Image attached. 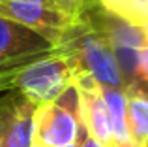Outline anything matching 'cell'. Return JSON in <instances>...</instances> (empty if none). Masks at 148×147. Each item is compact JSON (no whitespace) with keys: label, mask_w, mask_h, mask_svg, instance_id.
<instances>
[{"label":"cell","mask_w":148,"mask_h":147,"mask_svg":"<svg viewBox=\"0 0 148 147\" xmlns=\"http://www.w3.org/2000/svg\"><path fill=\"white\" fill-rule=\"evenodd\" d=\"M58 49L68 53L75 60L79 72L92 76L101 85L120 89H127L130 85V81L120 70V64L114 57L107 34L96 21L94 8L77 23L68 40Z\"/></svg>","instance_id":"1"},{"label":"cell","mask_w":148,"mask_h":147,"mask_svg":"<svg viewBox=\"0 0 148 147\" xmlns=\"http://www.w3.org/2000/svg\"><path fill=\"white\" fill-rule=\"evenodd\" d=\"M75 87L79 92L81 125L84 126L88 136L109 147L112 144V128L99 83L92 76L79 72L75 77Z\"/></svg>","instance_id":"8"},{"label":"cell","mask_w":148,"mask_h":147,"mask_svg":"<svg viewBox=\"0 0 148 147\" xmlns=\"http://www.w3.org/2000/svg\"><path fill=\"white\" fill-rule=\"evenodd\" d=\"M53 51L54 47L40 34L0 17V76L17 77L23 68Z\"/></svg>","instance_id":"5"},{"label":"cell","mask_w":148,"mask_h":147,"mask_svg":"<svg viewBox=\"0 0 148 147\" xmlns=\"http://www.w3.org/2000/svg\"><path fill=\"white\" fill-rule=\"evenodd\" d=\"M109 147H141L139 144H135V141L127 140V141H112Z\"/></svg>","instance_id":"16"},{"label":"cell","mask_w":148,"mask_h":147,"mask_svg":"<svg viewBox=\"0 0 148 147\" xmlns=\"http://www.w3.org/2000/svg\"><path fill=\"white\" fill-rule=\"evenodd\" d=\"M0 17L30 28L58 49L77 23V17L62 0H0Z\"/></svg>","instance_id":"2"},{"label":"cell","mask_w":148,"mask_h":147,"mask_svg":"<svg viewBox=\"0 0 148 147\" xmlns=\"http://www.w3.org/2000/svg\"><path fill=\"white\" fill-rule=\"evenodd\" d=\"M94 17L98 21V25L103 28V32L107 34L109 42H111V47L114 51V57L120 64L122 74L126 76V79L130 83H133L139 51L148 40L145 38V34L141 32L139 26L131 25L124 19L114 17V15L105 13L98 6L94 8Z\"/></svg>","instance_id":"6"},{"label":"cell","mask_w":148,"mask_h":147,"mask_svg":"<svg viewBox=\"0 0 148 147\" xmlns=\"http://www.w3.org/2000/svg\"><path fill=\"white\" fill-rule=\"evenodd\" d=\"M101 94L107 104L109 119L112 128V141H127V126H126V89L101 85Z\"/></svg>","instance_id":"10"},{"label":"cell","mask_w":148,"mask_h":147,"mask_svg":"<svg viewBox=\"0 0 148 147\" xmlns=\"http://www.w3.org/2000/svg\"><path fill=\"white\" fill-rule=\"evenodd\" d=\"M36 110L19 91L0 98V147H32Z\"/></svg>","instance_id":"7"},{"label":"cell","mask_w":148,"mask_h":147,"mask_svg":"<svg viewBox=\"0 0 148 147\" xmlns=\"http://www.w3.org/2000/svg\"><path fill=\"white\" fill-rule=\"evenodd\" d=\"M126 126L131 141L148 147V91L139 83L126 89Z\"/></svg>","instance_id":"9"},{"label":"cell","mask_w":148,"mask_h":147,"mask_svg":"<svg viewBox=\"0 0 148 147\" xmlns=\"http://www.w3.org/2000/svg\"><path fill=\"white\" fill-rule=\"evenodd\" d=\"M13 83H15V76H0V91L11 89Z\"/></svg>","instance_id":"15"},{"label":"cell","mask_w":148,"mask_h":147,"mask_svg":"<svg viewBox=\"0 0 148 147\" xmlns=\"http://www.w3.org/2000/svg\"><path fill=\"white\" fill-rule=\"evenodd\" d=\"M79 66L68 53L54 49L53 53L30 62L15 77L13 89L36 106L56 100L68 87L75 83Z\"/></svg>","instance_id":"3"},{"label":"cell","mask_w":148,"mask_h":147,"mask_svg":"<svg viewBox=\"0 0 148 147\" xmlns=\"http://www.w3.org/2000/svg\"><path fill=\"white\" fill-rule=\"evenodd\" d=\"M139 28H141V32L145 34V38H146V40H148V17H146L145 21L141 23V25H139Z\"/></svg>","instance_id":"17"},{"label":"cell","mask_w":148,"mask_h":147,"mask_svg":"<svg viewBox=\"0 0 148 147\" xmlns=\"http://www.w3.org/2000/svg\"><path fill=\"white\" fill-rule=\"evenodd\" d=\"M81 128L79 92L73 83L56 100L38 106L34 113L32 144L41 147H64L79 138Z\"/></svg>","instance_id":"4"},{"label":"cell","mask_w":148,"mask_h":147,"mask_svg":"<svg viewBox=\"0 0 148 147\" xmlns=\"http://www.w3.org/2000/svg\"><path fill=\"white\" fill-rule=\"evenodd\" d=\"M32 147H41V145H38V144H32Z\"/></svg>","instance_id":"19"},{"label":"cell","mask_w":148,"mask_h":147,"mask_svg":"<svg viewBox=\"0 0 148 147\" xmlns=\"http://www.w3.org/2000/svg\"><path fill=\"white\" fill-rule=\"evenodd\" d=\"M62 2H64L77 17H83V15H86L92 8H96L94 0H62Z\"/></svg>","instance_id":"13"},{"label":"cell","mask_w":148,"mask_h":147,"mask_svg":"<svg viewBox=\"0 0 148 147\" xmlns=\"http://www.w3.org/2000/svg\"><path fill=\"white\" fill-rule=\"evenodd\" d=\"M133 83H139L141 87H145L148 91V42L141 47V51H139Z\"/></svg>","instance_id":"12"},{"label":"cell","mask_w":148,"mask_h":147,"mask_svg":"<svg viewBox=\"0 0 148 147\" xmlns=\"http://www.w3.org/2000/svg\"><path fill=\"white\" fill-rule=\"evenodd\" d=\"M79 147H105L103 144H99L98 140H94L92 136H88L84 126L81 128V141H79Z\"/></svg>","instance_id":"14"},{"label":"cell","mask_w":148,"mask_h":147,"mask_svg":"<svg viewBox=\"0 0 148 147\" xmlns=\"http://www.w3.org/2000/svg\"><path fill=\"white\" fill-rule=\"evenodd\" d=\"M79 141H81V134H79V138H77L73 144H69V145H64V147H79Z\"/></svg>","instance_id":"18"},{"label":"cell","mask_w":148,"mask_h":147,"mask_svg":"<svg viewBox=\"0 0 148 147\" xmlns=\"http://www.w3.org/2000/svg\"><path fill=\"white\" fill-rule=\"evenodd\" d=\"M96 6L109 15L139 26L148 17V0H94Z\"/></svg>","instance_id":"11"}]
</instances>
